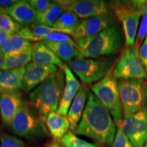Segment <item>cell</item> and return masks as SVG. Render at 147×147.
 <instances>
[{"instance_id": "23", "label": "cell", "mask_w": 147, "mask_h": 147, "mask_svg": "<svg viewBox=\"0 0 147 147\" xmlns=\"http://www.w3.org/2000/svg\"><path fill=\"white\" fill-rule=\"evenodd\" d=\"M33 45L30 42L17 34L10 36L6 44L0 49L5 55L16 54L32 50Z\"/></svg>"}, {"instance_id": "28", "label": "cell", "mask_w": 147, "mask_h": 147, "mask_svg": "<svg viewBox=\"0 0 147 147\" xmlns=\"http://www.w3.org/2000/svg\"><path fill=\"white\" fill-rule=\"evenodd\" d=\"M31 32L35 38V42L40 41L42 38L49 36L54 32H59L57 29L53 28L52 27L46 26V25L33 24L30 27Z\"/></svg>"}, {"instance_id": "17", "label": "cell", "mask_w": 147, "mask_h": 147, "mask_svg": "<svg viewBox=\"0 0 147 147\" xmlns=\"http://www.w3.org/2000/svg\"><path fill=\"white\" fill-rule=\"evenodd\" d=\"M5 12L13 18L20 25H28L36 23L38 15L28 1H17L10 8L5 10Z\"/></svg>"}, {"instance_id": "38", "label": "cell", "mask_w": 147, "mask_h": 147, "mask_svg": "<svg viewBox=\"0 0 147 147\" xmlns=\"http://www.w3.org/2000/svg\"><path fill=\"white\" fill-rule=\"evenodd\" d=\"M51 147H60V146L57 144V143L54 142V143H53L52 144H51Z\"/></svg>"}, {"instance_id": "8", "label": "cell", "mask_w": 147, "mask_h": 147, "mask_svg": "<svg viewBox=\"0 0 147 147\" xmlns=\"http://www.w3.org/2000/svg\"><path fill=\"white\" fill-rule=\"evenodd\" d=\"M112 59L80 57L68 63V67L84 84L98 82L111 69Z\"/></svg>"}, {"instance_id": "25", "label": "cell", "mask_w": 147, "mask_h": 147, "mask_svg": "<svg viewBox=\"0 0 147 147\" xmlns=\"http://www.w3.org/2000/svg\"><path fill=\"white\" fill-rule=\"evenodd\" d=\"M65 12L63 7L56 1H52L50 6L42 13L38 14L36 24L52 27L60 16Z\"/></svg>"}, {"instance_id": "7", "label": "cell", "mask_w": 147, "mask_h": 147, "mask_svg": "<svg viewBox=\"0 0 147 147\" xmlns=\"http://www.w3.org/2000/svg\"><path fill=\"white\" fill-rule=\"evenodd\" d=\"M146 2V1H118L110 3V8L122 23L126 47L135 45L139 21L142 16L140 10Z\"/></svg>"}, {"instance_id": "34", "label": "cell", "mask_w": 147, "mask_h": 147, "mask_svg": "<svg viewBox=\"0 0 147 147\" xmlns=\"http://www.w3.org/2000/svg\"><path fill=\"white\" fill-rule=\"evenodd\" d=\"M139 55L145 70L147 72V35L144 42L139 49Z\"/></svg>"}, {"instance_id": "35", "label": "cell", "mask_w": 147, "mask_h": 147, "mask_svg": "<svg viewBox=\"0 0 147 147\" xmlns=\"http://www.w3.org/2000/svg\"><path fill=\"white\" fill-rule=\"evenodd\" d=\"M10 36V35L0 29V49L2 48L6 44Z\"/></svg>"}, {"instance_id": "2", "label": "cell", "mask_w": 147, "mask_h": 147, "mask_svg": "<svg viewBox=\"0 0 147 147\" xmlns=\"http://www.w3.org/2000/svg\"><path fill=\"white\" fill-rule=\"evenodd\" d=\"M64 87L65 74L61 67L29 93L32 106L44 119L58 110Z\"/></svg>"}, {"instance_id": "39", "label": "cell", "mask_w": 147, "mask_h": 147, "mask_svg": "<svg viewBox=\"0 0 147 147\" xmlns=\"http://www.w3.org/2000/svg\"><path fill=\"white\" fill-rule=\"evenodd\" d=\"M2 12H5V9L0 6V14L2 13Z\"/></svg>"}, {"instance_id": "22", "label": "cell", "mask_w": 147, "mask_h": 147, "mask_svg": "<svg viewBox=\"0 0 147 147\" xmlns=\"http://www.w3.org/2000/svg\"><path fill=\"white\" fill-rule=\"evenodd\" d=\"M80 21L76 14L69 11H66L60 16L53 24L52 27L57 29L61 33L69 34L71 36L76 30Z\"/></svg>"}, {"instance_id": "27", "label": "cell", "mask_w": 147, "mask_h": 147, "mask_svg": "<svg viewBox=\"0 0 147 147\" xmlns=\"http://www.w3.org/2000/svg\"><path fill=\"white\" fill-rule=\"evenodd\" d=\"M61 142L65 147H99L94 144L80 139L71 131H69L61 139Z\"/></svg>"}, {"instance_id": "29", "label": "cell", "mask_w": 147, "mask_h": 147, "mask_svg": "<svg viewBox=\"0 0 147 147\" xmlns=\"http://www.w3.org/2000/svg\"><path fill=\"white\" fill-rule=\"evenodd\" d=\"M0 147H27L22 140L13 136L2 134L0 136Z\"/></svg>"}, {"instance_id": "4", "label": "cell", "mask_w": 147, "mask_h": 147, "mask_svg": "<svg viewBox=\"0 0 147 147\" xmlns=\"http://www.w3.org/2000/svg\"><path fill=\"white\" fill-rule=\"evenodd\" d=\"M45 120L25 102L14 116L10 127L18 136L29 141H36L49 135Z\"/></svg>"}, {"instance_id": "40", "label": "cell", "mask_w": 147, "mask_h": 147, "mask_svg": "<svg viewBox=\"0 0 147 147\" xmlns=\"http://www.w3.org/2000/svg\"><path fill=\"white\" fill-rule=\"evenodd\" d=\"M143 147H147V142L145 143V144L143 146Z\"/></svg>"}, {"instance_id": "1", "label": "cell", "mask_w": 147, "mask_h": 147, "mask_svg": "<svg viewBox=\"0 0 147 147\" xmlns=\"http://www.w3.org/2000/svg\"><path fill=\"white\" fill-rule=\"evenodd\" d=\"M74 132L99 144H113L117 133L116 124L107 108L93 93H89L81 119Z\"/></svg>"}, {"instance_id": "3", "label": "cell", "mask_w": 147, "mask_h": 147, "mask_svg": "<svg viewBox=\"0 0 147 147\" xmlns=\"http://www.w3.org/2000/svg\"><path fill=\"white\" fill-rule=\"evenodd\" d=\"M75 42L82 56L86 58H97L116 54L120 51L123 45L121 33L113 25L95 36Z\"/></svg>"}, {"instance_id": "18", "label": "cell", "mask_w": 147, "mask_h": 147, "mask_svg": "<svg viewBox=\"0 0 147 147\" xmlns=\"http://www.w3.org/2000/svg\"><path fill=\"white\" fill-rule=\"evenodd\" d=\"M32 62L38 65H55L60 68L63 63L44 42H40L33 45Z\"/></svg>"}, {"instance_id": "37", "label": "cell", "mask_w": 147, "mask_h": 147, "mask_svg": "<svg viewBox=\"0 0 147 147\" xmlns=\"http://www.w3.org/2000/svg\"><path fill=\"white\" fill-rule=\"evenodd\" d=\"M5 59V54L0 50V69H1Z\"/></svg>"}, {"instance_id": "15", "label": "cell", "mask_w": 147, "mask_h": 147, "mask_svg": "<svg viewBox=\"0 0 147 147\" xmlns=\"http://www.w3.org/2000/svg\"><path fill=\"white\" fill-rule=\"evenodd\" d=\"M63 69L65 74V87L57 112L60 115L66 116L68 113L71 103L81 85L78 79L73 74L72 71L68 65L64 64Z\"/></svg>"}, {"instance_id": "41", "label": "cell", "mask_w": 147, "mask_h": 147, "mask_svg": "<svg viewBox=\"0 0 147 147\" xmlns=\"http://www.w3.org/2000/svg\"><path fill=\"white\" fill-rule=\"evenodd\" d=\"M60 147H65V146H60Z\"/></svg>"}, {"instance_id": "31", "label": "cell", "mask_w": 147, "mask_h": 147, "mask_svg": "<svg viewBox=\"0 0 147 147\" xmlns=\"http://www.w3.org/2000/svg\"><path fill=\"white\" fill-rule=\"evenodd\" d=\"M42 41H51L57 42H69L74 45H77L76 42L67 34L61 32H54L45 37L41 40Z\"/></svg>"}, {"instance_id": "13", "label": "cell", "mask_w": 147, "mask_h": 147, "mask_svg": "<svg viewBox=\"0 0 147 147\" xmlns=\"http://www.w3.org/2000/svg\"><path fill=\"white\" fill-rule=\"evenodd\" d=\"M113 18L110 16H96V17L82 19L79 22L76 30L71 35L74 41L95 36L103 30L112 26Z\"/></svg>"}, {"instance_id": "6", "label": "cell", "mask_w": 147, "mask_h": 147, "mask_svg": "<svg viewBox=\"0 0 147 147\" xmlns=\"http://www.w3.org/2000/svg\"><path fill=\"white\" fill-rule=\"evenodd\" d=\"M120 100L125 115L137 113L147 107V82L144 79L117 80Z\"/></svg>"}, {"instance_id": "20", "label": "cell", "mask_w": 147, "mask_h": 147, "mask_svg": "<svg viewBox=\"0 0 147 147\" xmlns=\"http://www.w3.org/2000/svg\"><path fill=\"white\" fill-rule=\"evenodd\" d=\"M44 42L62 61L69 63L75 59L84 57L78 45H74L69 42L51 41H44Z\"/></svg>"}, {"instance_id": "36", "label": "cell", "mask_w": 147, "mask_h": 147, "mask_svg": "<svg viewBox=\"0 0 147 147\" xmlns=\"http://www.w3.org/2000/svg\"><path fill=\"white\" fill-rule=\"evenodd\" d=\"M16 2L17 1L16 0H0V5L1 8H4L5 10H6Z\"/></svg>"}, {"instance_id": "26", "label": "cell", "mask_w": 147, "mask_h": 147, "mask_svg": "<svg viewBox=\"0 0 147 147\" xmlns=\"http://www.w3.org/2000/svg\"><path fill=\"white\" fill-rule=\"evenodd\" d=\"M0 29L10 36L16 34L21 30V25L13 18L5 12L0 14Z\"/></svg>"}, {"instance_id": "5", "label": "cell", "mask_w": 147, "mask_h": 147, "mask_svg": "<svg viewBox=\"0 0 147 147\" xmlns=\"http://www.w3.org/2000/svg\"><path fill=\"white\" fill-rule=\"evenodd\" d=\"M91 91L101 103L107 108L115 124L122 126L123 109L121 104L117 78L110 69L102 80L93 84Z\"/></svg>"}, {"instance_id": "32", "label": "cell", "mask_w": 147, "mask_h": 147, "mask_svg": "<svg viewBox=\"0 0 147 147\" xmlns=\"http://www.w3.org/2000/svg\"><path fill=\"white\" fill-rule=\"evenodd\" d=\"M147 34V14L143 16L142 21L140 23V25L138 31L136 34V38L135 45L138 49L141 47V44L143 42L144 38H146V35Z\"/></svg>"}, {"instance_id": "9", "label": "cell", "mask_w": 147, "mask_h": 147, "mask_svg": "<svg viewBox=\"0 0 147 147\" xmlns=\"http://www.w3.org/2000/svg\"><path fill=\"white\" fill-rule=\"evenodd\" d=\"M113 74L119 80L147 79V72L140 57L139 49L135 45L126 47L116 64Z\"/></svg>"}, {"instance_id": "12", "label": "cell", "mask_w": 147, "mask_h": 147, "mask_svg": "<svg viewBox=\"0 0 147 147\" xmlns=\"http://www.w3.org/2000/svg\"><path fill=\"white\" fill-rule=\"evenodd\" d=\"M59 69L57 66L55 65H38L33 62L27 64L24 77L23 90L27 93L33 91Z\"/></svg>"}, {"instance_id": "11", "label": "cell", "mask_w": 147, "mask_h": 147, "mask_svg": "<svg viewBox=\"0 0 147 147\" xmlns=\"http://www.w3.org/2000/svg\"><path fill=\"white\" fill-rule=\"evenodd\" d=\"M122 127L134 147H143L147 142V107L125 115Z\"/></svg>"}, {"instance_id": "21", "label": "cell", "mask_w": 147, "mask_h": 147, "mask_svg": "<svg viewBox=\"0 0 147 147\" xmlns=\"http://www.w3.org/2000/svg\"><path fill=\"white\" fill-rule=\"evenodd\" d=\"M46 125L54 138L61 139L70 129L67 117L60 115L58 112H52L47 116Z\"/></svg>"}, {"instance_id": "33", "label": "cell", "mask_w": 147, "mask_h": 147, "mask_svg": "<svg viewBox=\"0 0 147 147\" xmlns=\"http://www.w3.org/2000/svg\"><path fill=\"white\" fill-rule=\"evenodd\" d=\"M28 2L31 6L34 9L38 15L45 12L50 6L52 1H49V0H29Z\"/></svg>"}, {"instance_id": "16", "label": "cell", "mask_w": 147, "mask_h": 147, "mask_svg": "<svg viewBox=\"0 0 147 147\" xmlns=\"http://www.w3.org/2000/svg\"><path fill=\"white\" fill-rule=\"evenodd\" d=\"M26 66L8 71H0V93L19 91L23 88Z\"/></svg>"}, {"instance_id": "30", "label": "cell", "mask_w": 147, "mask_h": 147, "mask_svg": "<svg viewBox=\"0 0 147 147\" xmlns=\"http://www.w3.org/2000/svg\"><path fill=\"white\" fill-rule=\"evenodd\" d=\"M113 147H134L124 132L122 126L118 127L113 143Z\"/></svg>"}, {"instance_id": "24", "label": "cell", "mask_w": 147, "mask_h": 147, "mask_svg": "<svg viewBox=\"0 0 147 147\" xmlns=\"http://www.w3.org/2000/svg\"><path fill=\"white\" fill-rule=\"evenodd\" d=\"M32 49L21 53L5 55L4 61L1 69L8 71L27 65L32 59Z\"/></svg>"}, {"instance_id": "10", "label": "cell", "mask_w": 147, "mask_h": 147, "mask_svg": "<svg viewBox=\"0 0 147 147\" xmlns=\"http://www.w3.org/2000/svg\"><path fill=\"white\" fill-rule=\"evenodd\" d=\"M66 11L75 13L79 18L110 16V8L106 1L103 0H62L55 1Z\"/></svg>"}, {"instance_id": "14", "label": "cell", "mask_w": 147, "mask_h": 147, "mask_svg": "<svg viewBox=\"0 0 147 147\" xmlns=\"http://www.w3.org/2000/svg\"><path fill=\"white\" fill-rule=\"evenodd\" d=\"M25 103L20 91L0 93V115L5 125L11 126L14 116Z\"/></svg>"}, {"instance_id": "19", "label": "cell", "mask_w": 147, "mask_h": 147, "mask_svg": "<svg viewBox=\"0 0 147 147\" xmlns=\"http://www.w3.org/2000/svg\"><path fill=\"white\" fill-rule=\"evenodd\" d=\"M87 93L86 87L84 85H82L76 97L74 99L67 113V118L70 123V129L73 131L76 130L81 119L82 113L85 108Z\"/></svg>"}]
</instances>
